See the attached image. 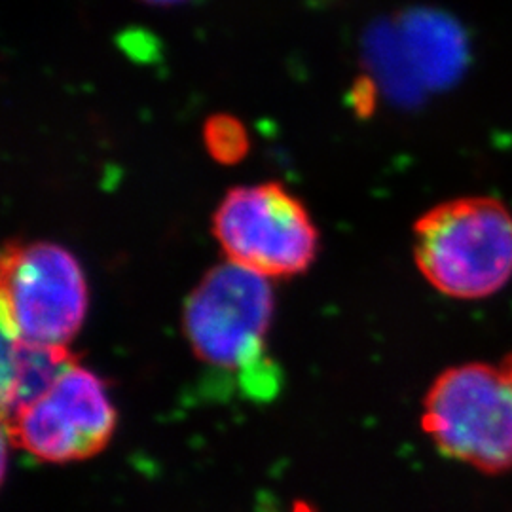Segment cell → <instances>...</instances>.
I'll use <instances>...</instances> for the list:
<instances>
[{"instance_id": "obj_11", "label": "cell", "mask_w": 512, "mask_h": 512, "mask_svg": "<svg viewBox=\"0 0 512 512\" xmlns=\"http://www.w3.org/2000/svg\"><path fill=\"white\" fill-rule=\"evenodd\" d=\"M503 370H505V372H507V374L512 378V355L507 359V361H505V363H503Z\"/></svg>"}, {"instance_id": "obj_9", "label": "cell", "mask_w": 512, "mask_h": 512, "mask_svg": "<svg viewBox=\"0 0 512 512\" xmlns=\"http://www.w3.org/2000/svg\"><path fill=\"white\" fill-rule=\"evenodd\" d=\"M203 143L219 164H238L249 150V135L234 116H211L203 126Z\"/></svg>"}, {"instance_id": "obj_3", "label": "cell", "mask_w": 512, "mask_h": 512, "mask_svg": "<svg viewBox=\"0 0 512 512\" xmlns=\"http://www.w3.org/2000/svg\"><path fill=\"white\" fill-rule=\"evenodd\" d=\"M423 429L448 458L482 473L512 467V378L490 365L454 366L429 387Z\"/></svg>"}, {"instance_id": "obj_5", "label": "cell", "mask_w": 512, "mask_h": 512, "mask_svg": "<svg viewBox=\"0 0 512 512\" xmlns=\"http://www.w3.org/2000/svg\"><path fill=\"white\" fill-rule=\"evenodd\" d=\"M270 281L230 260L203 275L183 308L184 336L200 361L239 372L258 368L274 321Z\"/></svg>"}, {"instance_id": "obj_6", "label": "cell", "mask_w": 512, "mask_h": 512, "mask_svg": "<svg viewBox=\"0 0 512 512\" xmlns=\"http://www.w3.org/2000/svg\"><path fill=\"white\" fill-rule=\"evenodd\" d=\"M116 423L105 380L76 361L37 401L6 420L19 450L44 463L92 458L109 444Z\"/></svg>"}, {"instance_id": "obj_2", "label": "cell", "mask_w": 512, "mask_h": 512, "mask_svg": "<svg viewBox=\"0 0 512 512\" xmlns=\"http://www.w3.org/2000/svg\"><path fill=\"white\" fill-rule=\"evenodd\" d=\"M4 336L42 348H67L90 306L76 256L52 241L10 243L2 255Z\"/></svg>"}, {"instance_id": "obj_7", "label": "cell", "mask_w": 512, "mask_h": 512, "mask_svg": "<svg viewBox=\"0 0 512 512\" xmlns=\"http://www.w3.org/2000/svg\"><path fill=\"white\" fill-rule=\"evenodd\" d=\"M74 361L67 348H42L6 336L2 384L6 420L44 395Z\"/></svg>"}, {"instance_id": "obj_8", "label": "cell", "mask_w": 512, "mask_h": 512, "mask_svg": "<svg viewBox=\"0 0 512 512\" xmlns=\"http://www.w3.org/2000/svg\"><path fill=\"white\" fill-rule=\"evenodd\" d=\"M410 25V23H408ZM412 42L420 54L418 63L421 69L440 84L456 78L465 61V44L458 29L452 23H444L442 18L416 19L412 25Z\"/></svg>"}, {"instance_id": "obj_1", "label": "cell", "mask_w": 512, "mask_h": 512, "mask_svg": "<svg viewBox=\"0 0 512 512\" xmlns=\"http://www.w3.org/2000/svg\"><path fill=\"white\" fill-rule=\"evenodd\" d=\"M421 275L450 298L476 300L512 277V215L494 198H459L427 211L414 226Z\"/></svg>"}, {"instance_id": "obj_4", "label": "cell", "mask_w": 512, "mask_h": 512, "mask_svg": "<svg viewBox=\"0 0 512 512\" xmlns=\"http://www.w3.org/2000/svg\"><path fill=\"white\" fill-rule=\"evenodd\" d=\"M213 236L226 260L268 279L304 274L319 247L306 205L279 183L232 188L213 215Z\"/></svg>"}, {"instance_id": "obj_10", "label": "cell", "mask_w": 512, "mask_h": 512, "mask_svg": "<svg viewBox=\"0 0 512 512\" xmlns=\"http://www.w3.org/2000/svg\"><path fill=\"white\" fill-rule=\"evenodd\" d=\"M143 2L154 4V6H173V4H179V2H184V0H143Z\"/></svg>"}]
</instances>
